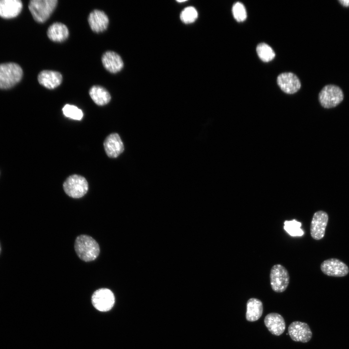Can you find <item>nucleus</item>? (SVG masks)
<instances>
[{"label":"nucleus","mask_w":349,"mask_h":349,"mask_svg":"<svg viewBox=\"0 0 349 349\" xmlns=\"http://www.w3.org/2000/svg\"><path fill=\"white\" fill-rule=\"evenodd\" d=\"M75 250L78 256L82 260L91 261L98 256L100 252L97 242L91 237L81 235L75 242Z\"/></svg>","instance_id":"1"},{"label":"nucleus","mask_w":349,"mask_h":349,"mask_svg":"<svg viewBox=\"0 0 349 349\" xmlns=\"http://www.w3.org/2000/svg\"><path fill=\"white\" fill-rule=\"evenodd\" d=\"M23 76L21 67L17 63L0 64V89H8L20 81Z\"/></svg>","instance_id":"2"},{"label":"nucleus","mask_w":349,"mask_h":349,"mask_svg":"<svg viewBox=\"0 0 349 349\" xmlns=\"http://www.w3.org/2000/svg\"><path fill=\"white\" fill-rule=\"evenodd\" d=\"M57 3V0H32L29 2V9L36 22L43 23L49 17Z\"/></svg>","instance_id":"3"},{"label":"nucleus","mask_w":349,"mask_h":349,"mask_svg":"<svg viewBox=\"0 0 349 349\" xmlns=\"http://www.w3.org/2000/svg\"><path fill=\"white\" fill-rule=\"evenodd\" d=\"M64 191L69 196L79 198L83 196L88 190V184L83 176L73 174L69 176L63 184Z\"/></svg>","instance_id":"4"},{"label":"nucleus","mask_w":349,"mask_h":349,"mask_svg":"<svg viewBox=\"0 0 349 349\" xmlns=\"http://www.w3.org/2000/svg\"><path fill=\"white\" fill-rule=\"evenodd\" d=\"M344 95L338 86L329 84L325 86L319 93L318 99L321 105L325 108H331L340 103Z\"/></svg>","instance_id":"5"},{"label":"nucleus","mask_w":349,"mask_h":349,"mask_svg":"<svg viewBox=\"0 0 349 349\" xmlns=\"http://www.w3.org/2000/svg\"><path fill=\"white\" fill-rule=\"evenodd\" d=\"M270 283L272 290L278 293L285 291L289 283V274L286 268L278 264L273 265L270 274Z\"/></svg>","instance_id":"6"},{"label":"nucleus","mask_w":349,"mask_h":349,"mask_svg":"<svg viewBox=\"0 0 349 349\" xmlns=\"http://www.w3.org/2000/svg\"><path fill=\"white\" fill-rule=\"evenodd\" d=\"M91 302L97 310L105 312L111 310L115 303V297L109 289L101 288L95 290L91 297Z\"/></svg>","instance_id":"7"},{"label":"nucleus","mask_w":349,"mask_h":349,"mask_svg":"<svg viewBox=\"0 0 349 349\" xmlns=\"http://www.w3.org/2000/svg\"><path fill=\"white\" fill-rule=\"evenodd\" d=\"M288 333L291 338L296 342H308L312 336L309 325L299 321L292 322L288 328Z\"/></svg>","instance_id":"8"},{"label":"nucleus","mask_w":349,"mask_h":349,"mask_svg":"<svg viewBox=\"0 0 349 349\" xmlns=\"http://www.w3.org/2000/svg\"><path fill=\"white\" fill-rule=\"evenodd\" d=\"M328 221L326 212L320 210L314 213L310 224V234L314 239L319 240L324 237Z\"/></svg>","instance_id":"9"},{"label":"nucleus","mask_w":349,"mask_h":349,"mask_svg":"<svg viewBox=\"0 0 349 349\" xmlns=\"http://www.w3.org/2000/svg\"><path fill=\"white\" fill-rule=\"evenodd\" d=\"M320 269L326 275L331 276L342 277L349 272L348 266L343 262L335 258L324 261L321 264Z\"/></svg>","instance_id":"10"},{"label":"nucleus","mask_w":349,"mask_h":349,"mask_svg":"<svg viewBox=\"0 0 349 349\" xmlns=\"http://www.w3.org/2000/svg\"><path fill=\"white\" fill-rule=\"evenodd\" d=\"M277 82L281 90L286 93L292 94L297 92L301 88V82L296 75L290 72L280 74Z\"/></svg>","instance_id":"11"},{"label":"nucleus","mask_w":349,"mask_h":349,"mask_svg":"<svg viewBox=\"0 0 349 349\" xmlns=\"http://www.w3.org/2000/svg\"><path fill=\"white\" fill-rule=\"evenodd\" d=\"M104 147L107 156L115 158L124 150V146L119 135L116 133L108 136L104 142Z\"/></svg>","instance_id":"12"},{"label":"nucleus","mask_w":349,"mask_h":349,"mask_svg":"<svg viewBox=\"0 0 349 349\" xmlns=\"http://www.w3.org/2000/svg\"><path fill=\"white\" fill-rule=\"evenodd\" d=\"M88 22L91 30L96 33L105 31L108 28L109 20L102 11L94 10L88 16Z\"/></svg>","instance_id":"13"},{"label":"nucleus","mask_w":349,"mask_h":349,"mask_svg":"<svg viewBox=\"0 0 349 349\" xmlns=\"http://www.w3.org/2000/svg\"><path fill=\"white\" fill-rule=\"evenodd\" d=\"M264 323L269 331L273 335L282 334L286 329V323L283 317L279 314L271 313L265 317Z\"/></svg>","instance_id":"14"},{"label":"nucleus","mask_w":349,"mask_h":349,"mask_svg":"<svg viewBox=\"0 0 349 349\" xmlns=\"http://www.w3.org/2000/svg\"><path fill=\"white\" fill-rule=\"evenodd\" d=\"M104 68L111 73L120 71L124 66L123 61L120 56L112 51L105 52L101 58Z\"/></svg>","instance_id":"15"},{"label":"nucleus","mask_w":349,"mask_h":349,"mask_svg":"<svg viewBox=\"0 0 349 349\" xmlns=\"http://www.w3.org/2000/svg\"><path fill=\"white\" fill-rule=\"evenodd\" d=\"M23 5L19 0H0V16L3 18H12L21 12Z\"/></svg>","instance_id":"16"},{"label":"nucleus","mask_w":349,"mask_h":349,"mask_svg":"<svg viewBox=\"0 0 349 349\" xmlns=\"http://www.w3.org/2000/svg\"><path fill=\"white\" fill-rule=\"evenodd\" d=\"M62 80L61 74L54 71L43 70L38 76L39 83L49 89H53L59 86Z\"/></svg>","instance_id":"17"},{"label":"nucleus","mask_w":349,"mask_h":349,"mask_svg":"<svg viewBox=\"0 0 349 349\" xmlns=\"http://www.w3.org/2000/svg\"><path fill=\"white\" fill-rule=\"evenodd\" d=\"M47 35L48 38L55 42H62L69 35V31L65 25L60 22H55L48 28Z\"/></svg>","instance_id":"18"},{"label":"nucleus","mask_w":349,"mask_h":349,"mask_svg":"<svg viewBox=\"0 0 349 349\" xmlns=\"http://www.w3.org/2000/svg\"><path fill=\"white\" fill-rule=\"evenodd\" d=\"M246 307V318L249 321L257 320L263 314V303L258 299L252 298L249 299Z\"/></svg>","instance_id":"19"},{"label":"nucleus","mask_w":349,"mask_h":349,"mask_svg":"<svg viewBox=\"0 0 349 349\" xmlns=\"http://www.w3.org/2000/svg\"><path fill=\"white\" fill-rule=\"evenodd\" d=\"M89 95L93 101L99 106L108 104L111 99L109 92L105 88L98 85L92 87L89 90Z\"/></svg>","instance_id":"20"},{"label":"nucleus","mask_w":349,"mask_h":349,"mask_svg":"<svg viewBox=\"0 0 349 349\" xmlns=\"http://www.w3.org/2000/svg\"><path fill=\"white\" fill-rule=\"evenodd\" d=\"M301 226V223L295 219L286 220L284 222V229L291 236L301 237L304 234Z\"/></svg>","instance_id":"21"},{"label":"nucleus","mask_w":349,"mask_h":349,"mask_svg":"<svg viewBox=\"0 0 349 349\" xmlns=\"http://www.w3.org/2000/svg\"><path fill=\"white\" fill-rule=\"evenodd\" d=\"M256 52L260 59L265 62L271 61L275 56L272 48L265 43H260L257 46Z\"/></svg>","instance_id":"22"},{"label":"nucleus","mask_w":349,"mask_h":349,"mask_svg":"<svg viewBox=\"0 0 349 349\" xmlns=\"http://www.w3.org/2000/svg\"><path fill=\"white\" fill-rule=\"evenodd\" d=\"M63 114L71 119L80 120L83 117L82 111L77 107L70 104H66L62 109Z\"/></svg>","instance_id":"23"},{"label":"nucleus","mask_w":349,"mask_h":349,"mask_svg":"<svg viewBox=\"0 0 349 349\" xmlns=\"http://www.w3.org/2000/svg\"><path fill=\"white\" fill-rule=\"evenodd\" d=\"M198 17L196 9L192 6L185 8L181 13L180 17L182 22L186 24L194 22Z\"/></svg>","instance_id":"24"},{"label":"nucleus","mask_w":349,"mask_h":349,"mask_svg":"<svg viewBox=\"0 0 349 349\" xmlns=\"http://www.w3.org/2000/svg\"><path fill=\"white\" fill-rule=\"evenodd\" d=\"M232 13L235 19L238 22L243 21L247 17L245 8L240 2H237L233 5Z\"/></svg>","instance_id":"25"},{"label":"nucleus","mask_w":349,"mask_h":349,"mask_svg":"<svg viewBox=\"0 0 349 349\" xmlns=\"http://www.w3.org/2000/svg\"><path fill=\"white\" fill-rule=\"evenodd\" d=\"M339 2L343 6H349V0H339Z\"/></svg>","instance_id":"26"},{"label":"nucleus","mask_w":349,"mask_h":349,"mask_svg":"<svg viewBox=\"0 0 349 349\" xmlns=\"http://www.w3.org/2000/svg\"><path fill=\"white\" fill-rule=\"evenodd\" d=\"M186 1V0H177V2H185Z\"/></svg>","instance_id":"27"},{"label":"nucleus","mask_w":349,"mask_h":349,"mask_svg":"<svg viewBox=\"0 0 349 349\" xmlns=\"http://www.w3.org/2000/svg\"><path fill=\"white\" fill-rule=\"evenodd\" d=\"M0 251H1V247H0Z\"/></svg>","instance_id":"28"}]
</instances>
